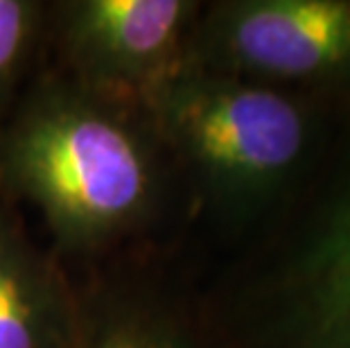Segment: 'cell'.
Returning a JSON list of instances; mask_svg holds the SVG:
<instances>
[{
  "label": "cell",
  "instance_id": "6da1fadb",
  "mask_svg": "<svg viewBox=\"0 0 350 348\" xmlns=\"http://www.w3.org/2000/svg\"><path fill=\"white\" fill-rule=\"evenodd\" d=\"M172 165L143 107L62 75L39 79L0 122V179L68 251L143 226Z\"/></svg>",
  "mask_w": 350,
  "mask_h": 348
},
{
  "label": "cell",
  "instance_id": "7a4b0ae2",
  "mask_svg": "<svg viewBox=\"0 0 350 348\" xmlns=\"http://www.w3.org/2000/svg\"><path fill=\"white\" fill-rule=\"evenodd\" d=\"M143 111L199 209L235 238H258L287 209L341 116L303 95L188 64Z\"/></svg>",
  "mask_w": 350,
  "mask_h": 348
},
{
  "label": "cell",
  "instance_id": "5b68a950",
  "mask_svg": "<svg viewBox=\"0 0 350 348\" xmlns=\"http://www.w3.org/2000/svg\"><path fill=\"white\" fill-rule=\"evenodd\" d=\"M197 0H66L55 27L66 77L107 98L143 107L188 64Z\"/></svg>",
  "mask_w": 350,
  "mask_h": 348
},
{
  "label": "cell",
  "instance_id": "52a82bcc",
  "mask_svg": "<svg viewBox=\"0 0 350 348\" xmlns=\"http://www.w3.org/2000/svg\"><path fill=\"white\" fill-rule=\"evenodd\" d=\"M75 348H213L204 323L195 325L156 308H116L81 319Z\"/></svg>",
  "mask_w": 350,
  "mask_h": 348
},
{
  "label": "cell",
  "instance_id": "8992f818",
  "mask_svg": "<svg viewBox=\"0 0 350 348\" xmlns=\"http://www.w3.org/2000/svg\"><path fill=\"white\" fill-rule=\"evenodd\" d=\"M79 321L55 265L0 204V348H75Z\"/></svg>",
  "mask_w": 350,
  "mask_h": 348
},
{
  "label": "cell",
  "instance_id": "3957f363",
  "mask_svg": "<svg viewBox=\"0 0 350 348\" xmlns=\"http://www.w3.org/2000/svg\"><path fill=\"white\" fill-rule=\"evenodd\" d=\"M201 323L213 348H350V107Z\"/></svg>",
  "mask_w": 350,
  "mask_h": 348
},
{
  "label": "cell",
  "instance_id": "ba28073f",
  "mask_svg": "<svg viewBox=\"0 0 350 348\" xmlns=\"http://www.w3.org/2000/svg\"><path fill=\"white\" fill-rule=\"evenodd\" d=\"M48 10L32 0H0V122L14 107L18 81L23 79Z\"/></svg>",
  "mask_w": 350,
  "mask_h": 348
},
{
  "label": "cell",
  "instance_id": "277c9868",
  "mask_svg": "<svg viewBox=\"0 0 350 348\" xmlns=\"http://www.w3.org/2000/svg\"><path fill=\"white\" fill-rule=\"evenodd\" d=\"M188 66L350 107V0L204 3Z\"/></svg>",
  "mask_w": 350,
  "mask_h": 348
}]
</instances>
